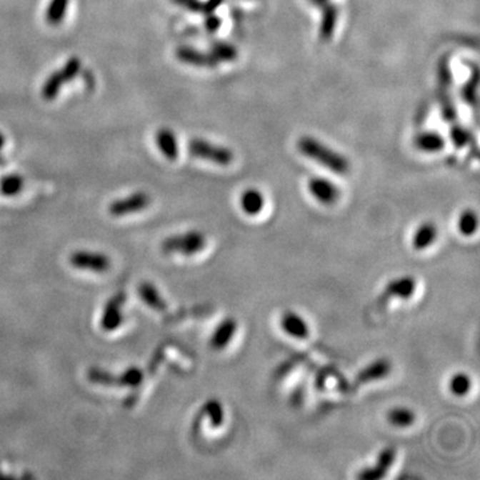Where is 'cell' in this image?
Returning <instances> with one entry per match:
<instances>
[{
	"label": "cell",
	"mask_w": 480,
	"mask_h": 480,
	"mask_svg": "<svg viewBox=\"0 0 480 480\" xmlns=\"http://www.w3.org/2000/svg\"><path fill=\"white\" fill-rule=\"evenodd\" d=\"M223 0H207L204 1V10H203V14L204 15H209V14H214L216 9L219 7L221 4Z\"/></svg>",
	"instance_id": "34"
},
{
	"label": "cell",
	"mask_w": 480,
	"mask_h": 480,
	"mask_svg": "<svg viewBox=\"0 0 480 480\" xmlns=\"http://www.w3.org/2000/svg\"><path fill=\"white\" fill-rule=\"evenodd\" d=\"M150 196L146 192L140 191V192L132 194L127 198L114 200L109 207V211L112 216L121 218V216L147 209L150 206Z\"/></svg>",
	"instance_id": "6"
},
{
	"label": "cell",
	"mask_w": 480,
	"mask_h": 480,
	"mask_svg": "<svg viewBox=\"0 0 480 480\" xmlns=\"http://www.w3.org/2000/svg\"><path fill=\"white\" fill-rule=\"evenodd\" d=\"M139 294L143 301L158 312L166 310V301L161 298L159 291L151 283H143L139 287Z\"/></svg>",
	"instance_id": "20"
},
{
	"label": "cell",
	"mask_w": 480,
	"mask_h": 480,
	"mask_svg": "<svg viewBox=\"0 0 480 480\" xmlns=\"http://www.w3.org/2000/svg\"><path fill=\"white\" fill-rule=\"evenodd\" d=\"M80 67H81V61H80L79 58L74 56V58L67 60L66 64L63 66V69L59 70L63 79H64V83H69L71 80L75 79L80 72Z\"/></svg>",
	"instance_id": "29"
},
{
	"label": "cell",
	"mask_w": 480,
	"mask_h": 480,
	"mask_svg": "<svg viewBox=\"0 0 480 480\" xmlns=\"http://www.w3.org/2000/svg\"><path fill=\"white\" fill-rule=\"evenodd\" d=\"M387 418L392 426L399 427V429H406L415 423L416 415L414 411L407 407H396L389 412Z\"/></svg>",
	"instance_id": "22"
},
{
	"label": "cell",
	"mask_w": 480,
	"mask_h": 480,
	"mask_svg": "<svg viewBox=\"0 0 480 480\" xmlns=\"http://www.w3.org/2000/svg\"><path fill=\"white\" fill-rule=\"evenodd\" d=\"M211 54L218 61H232L238 58V50L227 41H216L211 46Z\"/></svg>",
	"instance_id": "26"
},
{
	"label": "cell",
	"mask_w": 480,
	"mask_h": 480,
	"mask_svg": "<svg viewBox=\"0 0 480 480\" xmlns=\"http://www.w3.org/2000/svg\"><path fill=\"white\" fill-rule=\"evenodd\" d=\"M69 4H70V0H51L47 11H46L47 23L54 27L61 24L69 10Z\"/></svg>",
	"instance_id": "21"
},
{
	"label": "cell",
	"mask_w": 480,
	"mask_h": 480,
	"mask_svg": "<svg viewBox=\"0 0 480 480\" xmlns=\"http://www.w3.org/2000/svg\"><path fill=\"white\" fill-rule=\"evenodd\" d=\"M126 301V298L123 294H118L112 296L104 306L103 315H101V329L104 331L116 330L119 329L121 321H123V314H121V307Z\"/></svg>",
	"instance_id": "9"
},
{
	"label": "cell",
	"mask_w": 480,
	"mask_h": 480,
	"mask_svg": "<svg viewBox=\"0 0 480 480\" xmlns=\"http://www.w3.org/2000/svg\"><path fill=\"white\" fill-rule=\"evenodd\" d=\"M207 239L203 232L192 230L175 236H170L163 241L161 250L167 254H181V255H195L204 250Z\"/></svg>",
	"instance_id": "2"
},
{
	"label": "cell",
	"mask_w": 480,
	"mask_h": 480,
	"mask_svg": "<svg viewBox=\"0 0 480 480\" xmlns=\"http://www.w3.org/2000/svg\"><path fill=\"white\" fill-rule=\"evenodd\" d=\"M203 412L210 418L211 424L214 427H220L224 420V411L219 400L211 399L204 404Z\"/></svg>",
	"instance_id": "28"
},
{
	"label": "cell",
	"mask_w": 480,
	"mask_h": 480,
	"mask_svg": "<svg viewBox=\"0 0 480 480\" xmlns=\"http://www.w3.org/2000/svg\"><path fill=\"white\" fill-rule=\"evenodd\" d=\"M89 378H90L91 381L100 383V384H104V386L138 387L143 380V372L136 367H132L130 370L124 371L118 378H115L110 374H106V372H101L99 370H91Z\"/></svg>",
	"instance_id": "5"
},
{
	"label": "cell",
	"mask_w": 480,
	"mask_h": 480,
	"mask_svg": "<svg viewBox=\"0 0 480 480\" xmlns=\"http://www.w3.org/2000/svg\"><path fill=\"white\" fill-rule=\"evenodd\" d=\"M476 91H478V74H474V78L463 89V98L469 104H476Z\"/></svg>",
	"instance_id": "31"
},
{
	"label": "cell",
	"mask_w": 480,
	"mask_h": 480,
	"mask_svg": "<svg viewBox=\"0 0 480 480\" xmlns=\"http://www.w3.org/2000/svg\"><path fill=\"white\" fill-rule=\"evenodd\" d=\"M298 150L306 158L316 161L320 166L338 174L346 175L350 171V163L346 156L323 144L312 136H301L298 140Z\"/></svg>",
	"instance_id": "1"
},
{
	"label": "cell",
	"mask_w": 480,
	"mask_h": 480,
	"mask_svg": "<svg viewBox=\"0 0 480 480\" xmlns=\"http://www.w3.org/2000/svg\"><path fill=\"white\" fill-rule=\"evenodd\" d=\"M471 390V379L464 372L454 375L450 380V391L455 396H466Z\"/></svg>",
	"instance_id": "27"
},
{
	"label": "cell",
	"mask_w": 480,
	"mask_h": 480,
	"mask_svg": "<svg viewBox=\"0 0 480 480\" xmlns=\"http://www.w3.org/2000/svg\"><path fill=\"white\" fill-rule=\"evenodd\" d=\"M451 139L456 149H461L471 140L470 131L466 130L463 126L454 124L451 129Z\"/></svg>",
	"instance_id": "30"
},
{
	"label": "cell",
	"mask_w": 480,
	"mask_h": 480,
	"mask_svg": "<svg viewBox=\"0 0 480 480\" xmlns=\"http://www.w3.org/2000/svg\"><path fill=\"white\" fill-rule=\"evenodd\" d=\"M438 238V229L432 221H426L415 231L412 236V249L415 251H423L429 249L431 244Z\"/></svg>",
	"instance_id": "16"
},
{
	"label": "cell",
	"mask_w": 480,
	"mask_h": 480,
	"mask_svg": "<svg viewBox=\"0 0 480 480\" xmlns=\"http://www.w3.org/2000/svg\"><path fill=\"white\" fill-rule=\"evenodd\" d=\"M320 7L323 9V11H321V20H320L319 38L323 41H327L334 36L339 11H338V7L332 3H326Z\"/></svg>",
	"instance_id": "15"
},
{
	"label": "cell",
	"mask_w": 480,
	"mask_h": 480,
	"mask_svg": "<svg viewBox=\"0 0 480 480\" xmlns=\"http://www.w3.org/2000/svg\"><path fill=\"white\" fill-rule=\"evenodd\" d=\"M458 229L464 236H471L478 230V215L472 210H464L458 220Z\"/></svg>",
	"instance_id": "25"
},
{
	"label": "cell",
	"mask_w": 480,
	"mask_h": 480,
	"mask_svg": "<svg viewBox=\"0 0 480 480\" xmlns=\"http://www.w3.org/2000/svg\"><path fill=\"white\" fill-rule=\"evenodd\" d=\"M24 187V180L16 174L6 175L0 179V194L4 196H16Z\"/></svg>",
	"instance_id": "24"
},
{
	"label": "cell",
	"mask_w": 480,
	"mask_h": 480,
	"mask_svg": "<svg viewBox=\"0 0 480 480\" xmlns=\"http://www.w3.org/2000/svg\"><path fill=\"white\" fill-rule=\"evenodd\" d=\"M4 143H6V138H4V135H3V134H0V150L3 149Z\"/></svg>",
	"instance_id": "36"
},
{
	"label": "cell",
	"mask_w": 480,
	"mask_h": 480,
	"mask_svg": "<svg viewBox=\"0 0 480 480\" xmlns=\"http://www.w3.org/2000/svg\"><path fill=\"white\" fill-rule=\"evenodd\" d=\"M416 289V281L412 276H401L399 279L391 280L381 295V301H387L391 298L409 299Z\"/></svg>",
	"instance_id": "13"
},
{
	"label": "cell",
	"mask_w": 480,
	"mask_h": 480,
	"mask_svg": "<svg viewBox=\"0 0 480 480\" xmlns=\"http://www.w3.org/2000/svg\"><path fill=\"white\" fill-rule=\"evenodd\" d=\"M391 370H392V366H391L390 360H375V361L370 363L369 366H366L356 375V383L361 384V383H369V381H372V380L387 378L390 375Z\"/></svg>",
	"instance_id": "14"
},
{
	"label": "cell",
	"mask_w": 480,
	"mask_h": 480,
	"mask_svg": "<svg viewBox=\"0 0 480 480\" xmlns=\"http://www.w3.org/2000/svg\"><path fill=\"white\" fill-rule=\"evenodd\" d=\"M395 458H396L395 449L390 447V449L381 451L376 460V464L360 471L356 478L360 480H378L384 478L390 470L392 463L395 461Z\"/></svg>",
	"instance_id": "10"
},
{
	"label": "cell",
	"mask_w": 480,
	"mask_h": 480,
	"mask_svg": "<svg viewBox=\"0 0 480 480\" xmlns=\"http://www.w3.org/2000/svg\"><path fill=\"white\" fill-rule=\"evenodd\" d=\"M311 195L324 206L335 204L340 196V191L332 181L326 178L314 176L309 180Z\"/></svg>",
	"instance_id": "8"
},
{
	"label": "cell",
	"mask_w": 480,
	"mask_h": 480,
	"mask_svg": "<svg viewBox=\"0 0 480 480\" xmlns=\"http://www.w3.org/2000/svg\"><path fill=\"white\" fill-rule=\"evenodd\" d=\"M414 146L423 152L434 154V152H439L444 149L446 140L438 132L426 131V132H420L419 135L415 136Z\"/></svg>",
	"instance_id": "18"
},
{
	"label": "cell",
	"mask_w": 480,
	"mask_h": 480,
	"mask_svg": "<svg viewBox=\"0 0 480 480\" xmlns=\"http://www.w3.org/2000/svg\"><path fill=\"white\" fill-rule=\"evenodd\" d=\"M280 326L283 331L295 339H307L310 335V329L307 321L294 311H287L280 319Z\"/></svg>",
	"instance_id": "11"
},
{
	"label": "cell",
	"mask_w": 480,
	"mask_h": 480,
	"mask_svg": "<svg viewBox=\"0 0 480 480\" xmlns=\"http://www.w3.org/2000/svg\"><path fill=\"white\" fill-rule=\"evenodd\" d=\"M156 146L160 152L167 158V159L175 160L178 158L179 149H178V140L172 131L169 129H161L156 132L155 136Z\"/></svg>",
	"instance_id": "19"
},
{
	"label": "cell",
	"mask_w": 480,
	"mask_h": 480,
	"mask_svg": "<svg viewBox=\"0 0 480 480\" xmlns=\"http://www.w3.org/2000/svg\"><path fill=\"white\" fill-rule=\"evenodd\" d=\"M63 84H66V83H64V79H63L60 71L52 72L41 87V98L46 101L56 99Z\"/></svg>",
	"instance_id": "23"
},
{
	"label": "cell",
	"mask_w": 480,
	"mask_h": 480,
	"mask_svg": "<svg viewBox=\"0 0 480 480\" xmlns=\"http://www.w3.org/2000/svg\"><path fill=\"white\" fill-rule=\"evenodd\" d=\"M240 207L249 216L259 215L264 209V196L256 189H247L240 196Z\"/></svg>",
	"instance_id": "17"
},
{
	"label": "cell",
	"mask_w": 480,
	"mask_h": 480,
	"mask_svg": "<svg viewBox=\"0 0 480 480\" xmlns=\"http://www.w3.org/2000/svg\"><path fill=\"white\" fill-rule=\"evenodd\" d=\"M71 266L76 270L103 274L110 270L111 260L107 255L94 251H76L70 255Z\"/></svg>",
	"instance_id": "4"
},
{
	"label": "cell",
	"mask_w": 480,
	"mask_h": 480,
	"mask_svg": "<svg viewBox=\"0 0 480 480\" xmlns=\"http://www.w3.org/2000/svg\"><path fill=\"white\" fill-rule=\"evenodd\" d=\"M220 26H221V20H220L219 16L215 15V12L206 15V29L210 32L219 30Z\"/></svg>",
	"instance_id": "33"
},
{
	"label": "cell",
	"mask_w": 480,
	"mask_h": 480,
	"mask_svg": "<svg viewBox=\"0 0 480 480\" xmlns=\"http://www.w3.org/2000/svg\"><path fill=\"white\" fill-rule=\"evenodd\" d=\"M238 330V321L234 318H226L220 321L219 326L211 335L210 346L214 350L220 351L226 349L235 336Z\"/></svg>",
	"instance_id": "12"
},
{
	"label": "cell",
	"mask_w": 480,
	"mask_h": 480,
	"mask_svg": "<svg viewBox=\"0 0 480 480\" xmlns=\"http://www.w3.org/2000/svg\"><path fill=\"white\" fill-rule=\"evenodd\" d=\"M309 1H310L312 6H316V7H320V6L326 4V3H329V0H309Z\"/></svg>",
	"instance_id": "35"
},
{
	"label": "cell",
	"mask_w": 480,
	"mask_h": 480,
	"mask_svg": "<svg viewBox=\"0 0 480 480\" xmlns=\"http://www.w3.org/2000/svg\"><path fill=\"white\" fill-rule=\"evenodd\" d=\"M172 1L180 7L190 12H195V14H203V10H204V3L201 0H172Z\"/></svg>",
	"instance_id": "32"
},
{
	"label": "cell",
	"mask_w": 480,
	"mask_h": 480,
	"mask_svg": "<svg viewBox=\"0 0 480 480\" xmlns=\"http://www.w3.org/2000/svg\"><path fill=\"white\" fill-rule=\"evenodd\" d=\"M175 56L181 63H186L194 67H201V69H215L219 64V61L211 52L200 51L194 47H187V46L178 47L175 51Z\"/></svg>",
	"instance_id": "7"
},
{
	"label": "cell",
	"mask_w": 480,
	"mask_h": 480,
	"mask_svg": "<svg viewBox=\"0 0 480 480\" xmlns=\"http://www.w3.org/2000/svg\"><path fill=\"white\" fill-rule=\"evenodd\" d=\"M189 152L195 158L207 160L218 166H230L234 160V154L231 152L230 149L221 147L199 138L189 141Z\"/></svg>",
	"instance_id": "3"
}]
</instances>
